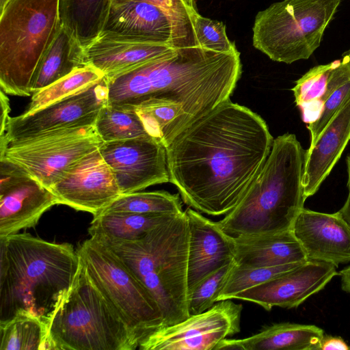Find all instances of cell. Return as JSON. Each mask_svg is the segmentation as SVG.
<instances>
[{"instance_id": "7402d4cb", "label": "cell", "mask_w": 350, "mask_h": 350, "mask_svg": "<svg viewBox=\"0 0 350 350\" xmlns=\"http://www.w3.org/2000/svg\"><path fill=\"white\" fill-rule=\"evenodd\" d=\"M175 49L167 45L99 36L83 49L87 64L100 70L106 78H109Z\"/></svg>"}, {"instance_id": "7c38bea8", "label": "cell", "mask_w": 350, "mask_h": 350, "mask_svg": "<svg viewBox=\"0 0 350 350\" xmlns=\"http://www.w3.org/2000/svg\"><path fill=\"white\" fill-rule=\"evenodd\" d=\"M107 99L108 90L105 77L81 91L33 113L10 117L5 133L0 137V150L10 142L52 130L94 124L100 109Z\"/></svg>"}, {"instance_id": "1f68e13d", "label": "cell", "mask_w": 350, "mask_h": 350, "mask_svg": "<svg viewBox=\"0 0 350 350\" xmlns=\"http://www.w3.org/2000/svg\"><path fill=\"white\" fill-rule=\"evenodd\" d=\"M301 264L291 263L269 267H243L234 264L217 301L233 299L237 294L267 282Z\"/></svg>"}, {"instance_id": "e0dca14e", "label": "cell", "mask_w": 350, "mask_h": 350, "mask_svg": "<svg viewBox=\"0 0 350 350\" xmlns=\"http://www.w3.org/2000/svg\"><path fill=\"white\" fill-rule=\"evenodd\" d=\"M331 263L310 260L267 282L237 294L234 299L250 301L269 311L273 307L297 308L323 290L337 275Z\"/></svg>"}, {"instance_id": "7a4b0ae2", "label": "cell", "mask_w": 350, "mask_h": 350, "mask_svg": "<svg viewBox=\"0 0 350 350\" xmlns=\"http://www.w3.org/2000/svg\"><path fill=\"white\" fill-rule=\"evenodd\" d=\"M240 53L176 48L106 78L112 105L180 107L189 126L230 99L241 75Z\"/></svg>"}, {"instance_id": "836d02e7", "label": "cell", "mask_w": 350, "mask_h": 350, "mask_svg": "<svg viewBox=\"0 0 350 350\" xmlns=\"http://www.w3.org/2000/svg\"><path fill=\"white\" fill-rule=\"evenodd\" d=\"M194 29L199 46L221 53L239 51L234 42L226 34L225 25L196 14L193 18Z\"/></svg>"}, {"instance_id": "d6a6232c", "label": "cell", "mask_w": 350, "mask_h": 350, "mask_svg": "<svg viewBox=\"0 0 350 350\" xmlns=\"http://www.w3.org/2000/svg\"><path fill=\"white\" fill-rule=\"evenodd\" d=\"M234 264L232 260L211 273L188 294L187 304L190 315L202 313L217 302L218 296Z\"/></svg>"}, {"instance_id": "5bb4252c", "label": "cell", "mask_w": 350, "mask_h": 350, "mask_svg": "<svg viewBox=\"0 0 350 350\" xmlns=\"http://www.w3.org/2000/svg\"><path fill=\"white\" fill-rule=\"evenodd\" d=\"M98 150L121 194L170 182L166 148L152 137L103 142Z\"/></svg>"}, {"instance_id": "60d3db41", "label": "cell", "mask_w": 350, "mask_h": 350, "mask_svg": "<svg viewBox=\"0 0 350 350\" xmlns=\"http://www.w3.org/2000/svg\"><path fill=\"white\" fill-rule=\"evenodd\" d=\"M185 1V3L189 7L191 8V9L194 10H196V5H195V2H194V0H183Z\"/></svg>"}, {"instance_id": "484cf974", "label": "cell", "mask_w": 350, "mask_h": 350, "mask_svg": "<svg viewBox=\"0 0 350 350\" xmlns=\"http://www.w3.org/2000/svg\"><path fill=\"white\" fill-rule=\"evenodd\" d=\"M111 5V0H59L62 25L83 48L101 33Z\"/></svg>"}, {"instance_id": "ab89813d", "label": "cell", "mask_w": 350, "mask_h": 350, "mask_svg": "<svg viewBox=\"0 0 350 350\" xmlns=\"http://www.w3.org/2000/svg\"><path fill=\"white\" fill-rule=\"evenodd\" d=\"M338 274L341 278L342 289L350 294V265L342 269Z\"/></svg>"}, {"instance_id": "5b68a950", "label": "cell", "mask_w": 350, "mask_h": 350, "mask_svg": "<svg viewBox=\"0 0 350 350\" xmlns=\"http://www.w3.org/2000/svg\"><path fill=\"white\" fill-rule=\"evenodd\" d=\"M98 239L119 256L154 298L162 317L161 328L189 317V226L185 211L134 241Z\"/></svg>"}, {"instance_id": "4fadbf2b", "label": "cell", "mask_w": 350, "mask_h": 350, "mask_svg": "<svg viewBox=\"0 0 350 350\" xmlns=\"http://www.w3.org/2000/svg\"><path fill=\"white\" fill-rule=\"evenodd\" d=\"M243 307L231 299L160 328L139 345L141 350H215L223 340L240 332Z\"/></svg>"}, {"instance_id": "d6986e66", "label": "cell", "mask_w": 350, "mask_h": 350, "mask_svg": "<svg viewBox=\"0 0 350 350\" xmlns=\"http://www.w3.org/2000/svg\"><path fill=\"white\" fill-rule=\"evenodd\" d=\"M188 219L187 257L188 294L204 278L226 263L234 260V237L225 233L213 221L191 208Z\"/></svg>"}, {"instance_id": "6da1fadb", "label": "cell", "mask_w": 350, "mask_h": 350, "mask_svg": "<svg viewBox=\"0 0 350 350\" xmlns=\"http://www.w3.org/2000/svg\"><path fill=\"white\" fill-rule=\"evenodd\" d=\"M273 142L259 115L229 99L165 148L170 183L189 206L212 216L226 215L260 171Z\"/></svg>"}, {"instance_id": "9a60e30c", "label": "cell", "mask_w": 350, "mask_h": 350, "mask_svg": "<svg viewBox=\"0 0 350 350\" xmlns=\"http://www.w3.org/2000/svg\"><path fill=\"white\" fill-rule=\"evenodd\" d=\"M58 204L51 190L23 168L0 158V239L34 227L47 210Z\"/></svg>"}, {"instance_id": "b9f144b4", "label": "cell", "mask_w": 350, "mask_h": 350, "mask_svg": "<svg viewBox=\"0 0 350 350\" xmlns=\"http://www.w3.org/2000/svg\"><path fill=\"white\" fill-rule=\"evenodd\" d=\"M8 0H0V8L3 6Z\"/></svg>"}, {"instance_id": "4dcf8cb0", "label": "cell", "mask_w": 350, "mask_h": 350, "mask_svg": "<svg viewBox=\"0 0 350 350\" xmlns=\"http://www.w3.org/2000/svg\"><path fill=\"white\" fill-rule=\"evenodd\" d=\"M102 212L178 214L184 211L179 194L154 191L122 193Z\"/></svg>"}, {"instance_id": "2e32d148", "label": "cell", "mask_w": 350, "mask_h": 350, "mask_svg": "<svg viewBox=\"0 0 350 350\" xmlns=\"http://www.w3.org/2000/svg\"><path fill=\"white\" fill-rule=\"evenodd\" d=\"M49 189L59 204L94 216L121 194L112 170L98 148L77 161Z\"/></svg>"}, {"instance_id": "f546056e", "label": "cell", "mask_w": 350, "mask_h": 350, "mask_svg": "<svg viewBox=\"0 0 350 350\" xmlns=\"http://www.w3.org/2000/svg\"><path fill=\"white\" fill-rule=\"evenodd\" d=\"M105 77L103 72L90 65L78 68L46 88L32 94L30 103L24 113H33L80 92Z\"/></svg>"}, {"instance_id": "8992f818", "label": "cell", "mask_w": 350, "mask_h": 350, "mask_svg": "<svg viewBox=\"0 0 350 350\" xmlns=\"http://www.w3.org/2000/svg\"><path fill=\"white\" fill-rule=\"evenodd\" d=\"M62 26L59 0H8L0 8V87L31 95L39 65Z\"/></svg>"}, {"instance_id": "cb8c5ba5", "label": "cell", "mask_w": 350, "mask_h": 350, "mask_svg": "<svg viewBox=\"0 0 350 350\" xmlns=\"http://www.w3.org/2000/svg\"><path fill=\"white\" fill-rule=\"evenodd\" d=\"M88 66L84 49L63 25L44 55L33 79L31 94L78 68Z\"/></svg>"}, {"instance_id": "e575fe53", "label": "cell", "mask_w": 350, "mask_h": 350, "mask_svg": "<svg viewBox=\"0 0 350 350\" xmlns=\"http://www.w3.org/2000/svg\"><path fill=\"white\" fill-rule=\"evenodd\" d=\"M350 96V79L336 89L322 106L318 118L308 124L312 146L325 126Z\"/></svg>"}, {"instance_id": "9c48e42d", "label": "cell", "mask_w": 350, "mask_h": 350, "mask_svg": "<svg viewBox=\"0 0 350 350\" xmlns=\"http://www.w3.org/2000/svg\"><path fill=\"white\" fill-rule=\"evenodd\" d=\"M77 251L90 278L133 333L139 345L162 327L161 314L154 298L105 243L90 237Z\"/></svg>"}, {"instance_id": "7bdbcfd3", "label": "cell", "mask_w": 350, "mask_h": 350, "mask_svg": "<svg viewBox=\"0 0 350 350\" xmlns=\"http://www.w3.org/2000/svg\"><path fill=\"white\" fill-rule=\"evenodd\" d=\"M343 54L347 55L350 59V49H349L347 51L345 52Z\"/></svg>"}, {"instance_id": "4316f807", "label": "cell", "mask_w": 350, "mask_h": 350, "mask_svg": "<svg viewBox=\"0 0 350 350\" xmlns=\"http://www.w3.org/2000/svg\"><path fill=\"white\" fill-rule=\"evenodd\" d=\"M0 350H49L46 326L27 313L0 322Z\"/></svg>"}, {"instance_id": "ba28073f", "label": "cell", "mask_w": 350, "mask_h": 350, "mask_svg": "<svg viewBox=\"0 0 350 350\" xmlns=\"http://www.w3.org/2000/svg\"><path fill=\"white\" fill-rule=\"evenodd\" d=\"M341 0H283L256 15L253 46L275 62L307 59L319 46Z\"/></svg>"}, {"instance_id": "52a82bcc", "label": "cell", "mask_w": 350, "mask_h": 350, "mask_svg": "<svg viewBox=\"0 0 350 350\" xmlns=\"http://www.w3.org/2000/svg\"><path fill=\"white\" fill-rule=\"evenodd\" d=\"M49 350H135L139 342L80 260L73 283L48 327Z\"/></svg>"}, {"instance_id": "277c9868", "label": "cell", "mask_w": 350, "mask_h": 350, "mask_svg": "<svg viewBox=\"0 0 350 350\" xmlns=\"http://www.w3.org/2000/svg\"><path fill=\"white\" fill-rule=\"evenodd\" d=\"M306 150L296 136L273 139L271 152L237 205L217 224L232 237L291 230L304 208Z\"/></svg>"}, {"instance_id": "8d00e7d4", "label": "cell", "mask_w": 350, "mask_h": 350, "mask_svg": "<svg viewBox=\"0 0 350 350\" xmlns=\"http://www.w3.org/2000/svg\"><path fill=\"white\" fill-rule=\"evenodd\" d=\"M346 342L338 336H325L322 338L319 350H349Z\"/></svg>"}, {"instance_id": "f35d334b", "label": "cell", "mask_w": 350, "mask_h": 350, "mask_svg": "<svg viewBox=\"0 0 350 350\" xmlns=\"http://www.w3.org/2000/svg\"><path fill=\"white\" fill-rule=\"evenodd\" d=\"M346 164H347V189H348V195L347 200L342 206V208L338 211L343 219L347 223L349 226L350 227V154H349L346 159Z\"/></svg>"}, {"instance_id": "d4e9b609", "label": "cell", "mask_w": 350, "mask_h": 350, "mask_svg": "<svg viewBox=\"0 0 350 350\" xmlns=\"http://www.w3.org/2000/svg\"><path fill=\"white\" fill-rule=\"evenodd\" d=\"M176 214L101 212L94 216L88 232L100 239L134 241Z\"/></svg>"}, {"instance_id": "d590c367", "label": "cell", "mask_w": 350, "mask_h": 350, "mask_svg": "<svg viewBox=\"0 0 350 350\" xmlns=\"http://www.w3.org/2000/svg\"><path fill=\"white\" fill-rule=\"evenodd\" d=\"M114 1L131 0H111ZM144 1L165 9L173 15L193 24L194 16L198 12L189 8L183 0H134Z\"/></svg>"}, {"instance_id": "74e56055", "label": "cell", "mask_w": 350, "mask_h": 350, "mask_svg": "<svg viewBox=\"0 0 350 350\" xmlns=\"http://www.w3.org/2000/svg\"><path fill=\"white\" fill-rule=\"evenodd\" d=\"M6 94L1 90L0 103H1V116H0V137H2L5 131L6 125L10 118L9 113L10 111L9 99Z\"/></svg>"}, {"instance_id": "30bf717a", "label": "cell", "mask_w": 350, "mask_h": 350, "mask_svg": "<svg viewBox=\"0 0 350 350\" xmlns=\"http://www.w3.org/2000/svg\"><path fill=\"white\" fill-rule=\"evenodd\" d=\"M103 143L94 124L52 130L12 142L0 150L45 187L58 181L77 161Z\"/></svg>"}, {"instance_id": "3957f363", "label": "cell", "mask_w": 350, "mask_h": 350, "mask_svg": "<svg viewBox=\"0 0 350 350\" xmlns=\"http://www.w3.org/2000/svg\"><path fill=\"white\" fill-rule=\"evenodd\" d=\"M8 258L0 277V322L19 312L39 319L47 327L70 290L80 265L68 243H52L29 233L0 239Z\"/></svg>"}, {"instance_id": "83f0119b", "label": "cell", "mask_w": 350, "mask_h": 350, "mask_svg": "<svg viewBox=\"0 0 350 350\" xmlns=\"http://www.w3.org/2000/svg\"><path fill=\"white\" fill-rule=\"evenodd\" d=\"M94 126L103 142L150 137L134 109L107 102L100 109Z\"/></svg>"}, {"instance_id": "f1b7e54d", "label": "cell", "mask_w": 350, "mask_h": 350, "mask_svg": "<svg viewBox=\"0 0 350 350\" xmlns=\"http://www.w3.org/2000/svg\"><path fill=\"white\" fill-rule=\"evenodd\" d=\"M335 64L336 61L310 68L292 88L295 102L308 124L315 120L321 111L327 79Z\"/></svg>"}, {"instance_id": "ffe728a7", "label": "cell", "mask_w": 350, "mask_h": 350, "mask_svg": "<svg viewBox=\"0 0 350 350\" xmlns=\"http://www.w3.org/2000/svg\"><path fill=\"white\" fill-rule=\"evenodd\" d=\"M350 141V96L332 118L312 146L306 150L302 186L306 200L330 174Z\"/></svg>"}, {"instance_id": "44dd1931", "label": "cell", "mask_w": 350, "mask_h": 350, "mask_svg": "<svg viewBox=\"0 0 350 350\" xmlns=\"http://www.w3.org/2000/svg\"><path fill=\"white\" fill-rule=\"evenodd\" d=\"M236 265L269 267L308 261L292 230L234 237Z\"/></svg>"}, {"instance_id": "603a6c76", "label": "cell", "mask_w": 350, "mask_h": 350, "mask_svg": "<svg viewBox=\"0 0 350 350\" xmlns=\"http://www.w3.org/2000/svg\"><path fill=\"white\" fill-rule=\"evenodd\" d=\"M324 331L314 325L280 323L242 339L223 340L215 350H319Z\"/></svg>"}, {"instance_id": "ac0fdd59", "label": "cell", "mask_w": 350, "mask_h": 350, "mask_svg": "<svg viewBox=\"0 0 350 350\" xmlns=\"http://www.w3.org/2000/svg\"><path fill=\"white\" fill-rule=\"evenodd\" d=\"M291 230L308 260L336 267L350 262V227L339 211L326 213L304 208Z\"/></svg>"}, {"instance_id": "8fae6325", "label": "cell", "mask_w": 350, "mask_h": 350, "mask_svg": "<svg viewBox=\"0 0 350 350\" xmlns=\"http://www.w3.org/2000/svg\"><path fill=\"white\" fill-rule=\"evenodd\" d=\"M100 36L176 49L199 46L193 23L144 1H111Z\"/></svg>"}]
</instances>
